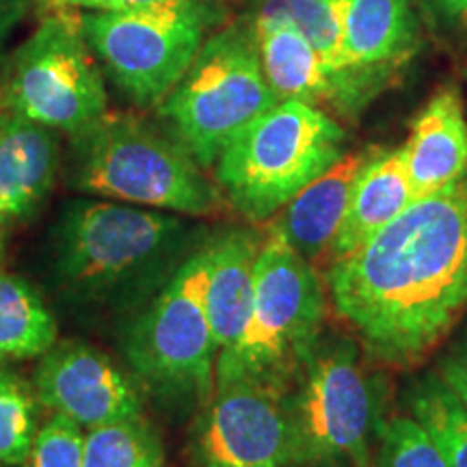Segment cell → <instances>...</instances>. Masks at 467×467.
Masks as SVG:
<instances>
[{
  "mask_svg": "<svg viewBox=\"0 0 467 467\" xmlns=\"http://www.w3.org/2000/svg\"><path fill=\"white\" fill-rule=\"evenodd\" d=\"M331 306L385 364L424 358L467 309V171L331 265Z\"/></svg>",
  "mask_w": 467,
  "mask_h": 467,
  "instance_id": "obj_1",
  "label": "cell"
},
{
  "mask_svg": "<svg viewBox=\"0 0 467 467\" xmlns=\"http://www.w3.org/2000/svg\"><path fill=\"white\" fill-rule=\"evenodd\" d=\"M189 227L162 210L107 200H69L46 244L52 288L89 317H132L171 277Z\"/></svg>",
  "mask_w": 467,
  "mask_h": 467,
  "instance_id": "obj_2",
  "label": "cell"
},
{
  "mask_svg": "<svg viewBox=\"0 0 467 467\" xmlns=\"http://www.w3.org/2000/svg\"><path fill=\"white\" fill-rule=\"evenodd\" d=\"M66 182L74 191L180 214H210L221 191L171 134L130 113H107L74 134Z\"/></svg>",
  "mask_w": 467,
  "mask_h": 467,
  "instance_id": "obj_3",
  "label": "cell"
},
{
  "mask_svg": "<svg viewBox=\"0 0 467 467\" xmlns=\"http://www.w3.org/2000/svg\"><path fill=\"white\" fill-rule=\"evenodd\" d=\"M327 312V285L317 266L271 223L262 236L254 299L238 340L219 353L214 385L262 381L288 388L317 348Z\"/></svg>",
  "mask_w": 467,
  "mask_h": 467,
  "instance_id": "obj_4",
  "label": "cell"
},
{
  "mask_svg": "<svg viewBox=\"0 0 467 467\" xmlns=\"http://www.w3.org/2000/svg\"><path fill=\"white\" fill-rule=\"evenodd\" d=\"M213 238L180 260L151 299L126 318L119 348L143 392L169 405L208 400L214 392L217 344L210 329L206 285Z\"/></svg>",
  "mask_w": 467,
  "mask_h": 467,
  "instance_id": "obj_5",
  "label": "cell"
},
{
  "mask_svg": "<svg viewBox=\"0 0 467 467\" xmlns=\"http://www.w3.org/2000/svg\"><path fill=\"white\" fill-rule=\"evenodd\" d=\"M344 130L317 104L279 100L214 162L221 195L251 223L275 219L344 156Z\"/></svg>",
  "mask_w": 467,
  "mask_h": 467,
  "instance_id": "obj_6",
  "label": "cell"
},
{
  "mask_svg": "<svg viewBox=\"0 0 467 467\" xmlns=\"http://www.w3.org/2000/svg\"><path fill=\"white\" fill-rule=\"evenodd\" d=\"M277 102L254 31L236 25L203 42L159 113L175 141L202 169H210L244 128Z\"/></svg>",
  "mask_w": 467,
  "mask_h": 467,
  "instance_id": "obj_7",
  "label": "cell"
},
{
  "mask_svg": "<svg viewBox=\"0 0 467 467\" xmlns=\"http://www.w3.org/2000/svg\"><path fill=\"white\" fill-rule=\"evenodd\" d=\"M78 16L98 66L141 109L161 107L195 61L210 25L203 0H162Z\"/></svg>",
  "mask_w": 467,
  "mask_h": 467,
  "instance_id": "obj_8",
  "label": "cell"
},
{
  "mask_svg": "<svg viewBox=\"0 0 467 467\" xmlns=\"http://www.w3.org/2000/svg\"><path fill=\"white\" fill-rule=\"evenodd\" d=\"M295 379L296 388L285 394L292 465L372 467L379 399L358 347L317 344Z\"/></svg>",
  "mask_w": 467,
  "mask_h": 467,
  "instance_id": "obj_9",
  "label": "cell"
},
{
  "mask_svg": "<svg viewBox=\"0 0 467 467\" xmlns=\"http://www.w3.org/2000/svg\"><path fill=\"white\" fill-rule=\"evenodd\" d=\"M0 107L67 137L109 113L104 76L78 14L42 16L5 67Z\"/></svg>",
  "mask_w": 467,
  "mask_h": 467,
  "instance_id": "obj_10",
  "label": "cell"
},
{
  "mask_svg": "<svg viewBox=\"0 0 467 467\" xmlns=\"http://www.w3.org/2000/svg\"><path fill=\"white\" fill-rule=\"evenodd\" d=\"M288 388L262 381L214 385L192 429L195 467H288Z\"/></svg>",
  "mask_w": 467,
  "mask_h": 467,
  "instance_id": "obj_11",
  "label": "cell"
},
{
  "mask_svg": "<svg viewBox=\"0 0 467 467\" xmlns=\"http://www.w3.org/2000/svg\"><path fill=\"white\" fill-rule=\"evenodd\" d=\"M39 405L83 429L141 418L145 392L130 370L80 340L57 342L42 355L33 379Z\"/></svg>",
  "mask_w": 467,
  "mask_h": 467,
  "instance_id": "obj_12",
  "label": "cell"
},
{
  "mask_svg": "<svg viewBox=\"0 0 467 467\" xmlns=\"http://www.w3.org/2000/svg\"><path fill=\"white\" fill-rule=\"evenodd\" d=\"M61 171V139L52 128L0 113V232L31 219Z\"/></svg>",
  "mask_w": 467,
  "mask_h": 467,
  "instance_id": "obj_13",
  "label": "cell"
},
{
  "mask_svg": "<svg viewBox=\"0 0 467 467\" xmlns=\"http://www.w3.org/2000/svg\"><path fill=\"white\" fill-rule=\"evenodd\" d=\"M400 154L416 200L446 189L467 171V117L454 87L426 102Z\"/></svg>",
  "mask_w": 467,
  "mask_h": 467,
  "instance_id": "obj_14",
  "label": "cell"
},
{
  "mask_svg": "<svg viewBox=\"0 0 467 467\" xmlns=\"http://www.w3.org/2000/svg\"><path fill=\"white\" fill-rule=\"evenodd\" d=\"M372 151V150H370ZM370 151L342 156L314 182H309L295 200L285 203L273 225L301 258L317 266L329 260L331 247L347 214L355 180L364 169Z\"/></svg>",
  "mask_w": 467,
  "mask_h": 467,
  "instance_id": "obj_15",
  "label": "cell"
},
{
  "mask_svg": "<svg viewBox=\"0 0 467 467\" xmlns=\"http://www.w3.org/2000/svg\"><path fill=\"white\" fill-rule=\"evenodd\" d=\"M413 200L416 197L409 184L400 148L372 150L355 180L347 214L331 247L329 265H336L364 247Z\"/></svg>",
  "mask_w": 467,
  "mask_h": 467,
  "instance_id": "obj_16",
  "label": "cell"
},
{
  "mask_svg": "<svg viewBox=\"0 0 467 467\" xmlns=\"http://www.w3.org/2000/svg\"><path fill=\"white\" fill-rule=\"evenodd\" d=\"M260 247V234L243 227H234L213 236L206 309L219 353L238 340L247 323Z\"/></svg>",
  "mask_w": 467,
  "mask_h": 467,
  "instance_id": "obj_17",
  "label": "cell"
},
{
  "mask_svg": "<svg viewBox=\"0 0 467 467\" xmlns=\"http://www.w3.org/2000/svg\"><path fill=\"white\" fill-rule=\"evenodd\" d=\"M262 69L279 100H334L342 83L299 28L284 20H251Z\"/></svg>",
  "mask_w": 467,
  "mask_h": 467,
  "instance_id": "obj_18",
  "label": "cell"
},
{
  "mask_svg": "<svg viewBox=\"0 0 467 467\" xmlns=\"http://www.w3.org/2000/svg\"><path fill=\"white\" fill-rule=\"evenodd\" d=\"M416 39L409 0H348L342 35V69L350 76L396 61Z\"/></svg>",
  "mask_w": 467,
  "mask_h": 467,
  "instance_id": "obj_19",
  "label": "cell"
},
{
  "mask_svg": "<svg viewBox=\"0 0 467 467\" xmlns=\"http://www.w3.org/2000/svg\"><path fill=\"white\" fill-rule=\"evenodd\" d=\"M57 337V317L42 295L22 277L0 273V364L42 358Z\"/></svg>",
  "mask_w": 467,
  "mask_h": 467,
  "instance_id": "obj_20",
  "label": "cell"
},
{
  "mask_svg": "<svg viewBox=\"0 0 467 467\" xmlns=\"http://www.w3.org/2000/svg\"><path fill=\"white\" fill-rule=\"evenodd\" d=\"M409 409L437 443L448 467H467V402L441 375L424 377L413 385Z\"/></svg>",
  "mask_w": 467,
  "mask_h": 467,
  "instance_id": "obj_21",
  "label": "cell"
},
{
  "mask_svg": "<svg viewBox=\"0 0 467 467\" xmlns=\"http://www.w3.org/2000/svg\"><path fill=\"white\" fill-rule=\"evenodd\" d=\"M348 0H260L254 17L290 22L325 58L331 74L347 85L342 69V35Z\"/></svg>",
  "mask_w": 467,
  "mask_h": 467,
  "instance_id": "obj_22",
  "label": "cell"
},
{
  "mask_svg": "<svg viewBox=\"0 0 467 467\" xmlns=\"http://www.w3.org/2000/svg\"><path fill=\"white\" fill-rule=\"evenodd\" d=\"M85 467H165V448L143 416L117 420L85 431Z\"/></svg>",
  "mask_w": 467,
  "mask_h": 467,
  "instance_id": "obj_23",
  "label": "cell"
},
{
  "mask_svg": "<svg viewBox=\"0 0 467 467\" xmlns=\"http://www.w3.org/2000/svg\"><path fill=\"white\" fill-rule=\"evenodd\" d=\"M39 400L33 383L0 368V465L22 467L39 431Z\"/></svg>",
  "mask_w": 467,
  "mask_h": 467,
  "instance_id": "obj_24",
  "label": "cell"
},
{
  "mask_svg": "<svg viewBox=\"0 0 467 467\" xmlns=\"http://www.w3.org/2000/svg\"><path fill=\"white\" fill-rule=\"evenodd\" d=\"M381 443L372 467H448L446 459L416 418H394L379 431Z\"/></svg>",
  "mask_w": 467,
  "mask_h": 467,
  "instance_id": "obj_25",
  "label": "cell"
},
{
  "mask_svg": "<svg viewBox=\"0 0 467 467\" xmlns=\"http://www.w3.org/2000/svg\"><path fill=\"white\" fill-rule=\"evenodd\" d=\"M22 467H85V429L61 413H50Z\"/></svg>",
  "mask_w": 467,
  "mask_h": 467,
  "instance_id": "obj_26",
  "label": "cell"
},
{
  "mask_svg": "<svg viewBox=\"0 0 467 467\" xmlns=\"http://www.w3.org/2000/svg\"><path fill=\"white\" fill-rule=\"evenodd\" d=\"M162 3V0H35L37 9L46 14H87V11H121L132 7H145V5Z\"/></svg>",
  "mask_w": 467,
  "mask_h": 467,
  "instance_id": "obj_27",
  "label": "cell"
},
{
  "mask_svg": "<svg viewBox=\"0 0 467 467\" xmlns=\"http://www.w3.org/2000/svg\"><path fill=\"white\" fill-rule=\"evenodd\" d=\"M25 3L26 0H0V63H3L5 44H7L9 33L17 22V17L22 16Z\"/></svg>",
  "mask_w": 467,
  "mask_h": 467,
  "instance_id": "obj_28",
  "label": "cell"
},
{
  "mask_svg": "<svg viewBox=\"0 0 467 467\" xmlns=\"http://www.w3.org/2000/svg\"><path fill=\"white\" fill-rule=\"evenodd\" d=\"M440 375L443 381L451 385L454 392H457L461 399L467 402V372L463 370V368H461L452 358H448V359H443V364L440 368Z\"/></svg>",
  "mask_w": 467,
  "mask_h": 467,
  "instance_id": "obj_29",
  "label": "cell"
},
{
  "mask_svg": "<svg viewBox=\"0 0 467 467\" xmlns=\"http://www.w3.org/2000/svg\"><path fill=\"white\" fill-rule=\"evenodd\" d=\"M441 7L448 11V14L463 17L467 22V0H440Z\"/></svg>",
  "mask_w": 467,
  "mask_h": 467,
  "instance_id": "obj_30",
  "label": "cell"
},
{
  "mask_svg": "<svg viewBox=\"0 0 467 467\" xmlns=\"http://www.w3.org/2000/svg\"><path fill=\"white\" fill-rule=\"evenodd\" d=\"M451 358L457 361V364L463 368V370L467 372V334L463 336V340L459 342V347H457V353L454 355H451Z\"/></svg>",
  "mask_w": 467,
  "mask_h": 467,
  "instance_id": "obj_31",
  "label": "cell"
},
{
  "mask_svg": "<svg viewBox=\"0 0 467 467\" xmlns=\"http://www.w3.org/2000/svg\"><path fill=\"white\" fill-rule=\"evenodd\" d=\"M0 254H3V244H0Z\"/></svg>",
  "mask_w": 467,
  "mask_h": 467,
  "instance_id": "obj_32",
  "label": "cell"
},
{
  "mask_svg": "<svg viewBox=\"0 0 467 467\" xmlns=\"http://www.w3.org/2000/svg\"><path fill=\"white\" fill-rule=\"evenodd\" d=\"M0 113H3V107H0Z\"/></svg>",
  "mask_w": 467,
  "mask_h": 467,
  "instance_id": "obj_33",
  "label": "cell"
},
{
  "mask_svg": "<svg viewBox=\"0 0 467 467\" xmlns=\"http://www.w3.org/2000/svg\"><path fill=\"white\" fill-rule=\"evenodd\" d=\"M0 467H3V465H0Z\"/></svg>",
  "mask_w": 467,
  "mask_h": 467,
  "instance_id": "obj_34",
  "label": "cell"
}]
</instances>
